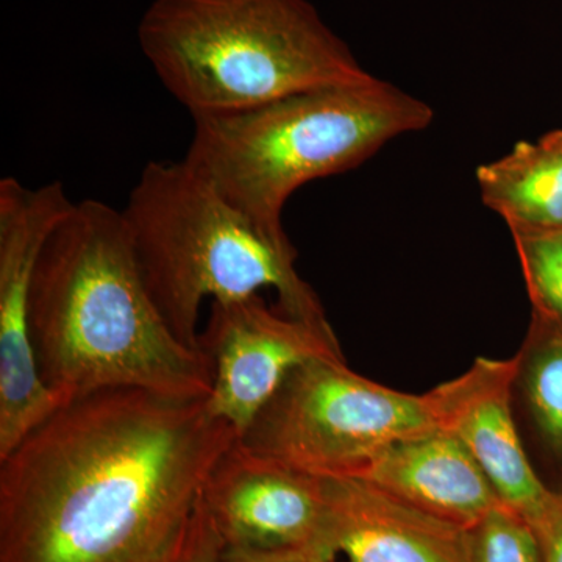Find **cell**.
I'll return each instance as SVG.
<instances>
[{"label": "cell", "instance_id": "cell-1", "mask_svg": "<svg viewBox=\"0 0 562 562\" xmlns=\"http://www.w3.org/2000/svg\"><path fill=\"white\" fill-rule=\"evenodd\" d=\"M236 439L206 398L63 403L0 458V562H161Z\"/></svg>", "mask_w": 562, "mask_h": 562}, {"label": "cell", "instance_id": "cell-2", "mask_svg": "<svg viewBox=\"0 0 562 562\" xmlns=\"http://www.w3.org/2000/svg\"><path fill=\"white\" fill-rule=\"evenodd\" d=\"M29 328L41 380L60 405L124 387L209 397V360L173 335L140 276L122 211L109 203H76L50 233Z\"/></svg>", "mask_w": 562, "mask_h": 562}, {"label": "cell", "instance_id": "cell-3", "mask_svg": "<svg viewBox=\"0 0 562 562\" xmlns=\"http://www.w3.org/2000/svg\"><path fill=\"white\" fill-rule=\"evenodd\" d=\"M432 117L427 102L373 77L255 109L192 116L184 161L266 238L295 251L283 228L295 191L357 168L390 140L424 131Z\"/></svg>", "mask_w": 562, "mask_h": 562}, {"label": "cell", "instance_id": "cell-4", "mask_svg": "<svg viewBox=\"0 0 562 562\" xmlns=\"http://www.w3.org/2000/svg\"><path fill=\"white\" fill-rule=\"evenodd\" d=\"M138 40L158 79L191 116L375 77L308 0H154Z\"/></svg>", "mask_w": 562, "mask_h": 562}, {"label": "cell", "instance_id": "cell-5", "mask_svg": "<svg viewBox=\"0 0 562 562\" xmlns=\"http://www.w3.org/2000/svg\"><path fill=\"white\" fill-rule=\"evenodd\" d=\"M121 211L147 291L191 349L201 350L203 302L262 290L276 291L283 312L328 324L295 269V251L266 238L187 161H150Z\"/></svg>", "mask_w": 562, "mask_h": 562}, {"label": "cell", "instance_id": "cell-6", "mask_svg": "<svg viewBox=\"0 0 562 562\" xmlns=\"http://www.w3.org/2000/svg\"><path fill=\"white\" fill-rule=\"evenodd\" d=\"M438 428L428 394L364 379L339 357L291 372L238 439L251 452L316 476H353L395 443Z\"/></svg>", "mask_w": 562, "mask_h": 562}, {"label": "cell", "instance_id": "cell-7", "mask_svg": "<svg viewBox=\"0 0 562 562\" xmlns=\"http://www.w3.org/2000/svg\"><path fill=\"white\" fill-rule=\"evenodd\" d=\"M74 205L60 181L0 180V458L60 406L36 368L29 306L41 250Z\"/></svg>", "mask_w": 562, "mask_h": 562}, {"label": "cell", "instance_id": "cell-8", "mask_svg": "<svg viewBox=\"0 0 562 562\" xmlns=\"http://www.w3.org/2000/svg\"><path fill=\"white\" fill-rule=\"evenodd\" d=\"M199 344L213 373L206 406L238 439L299 366L342 358L330 325L272 308L260 294L211 302Z\"/></svg>", "mask_w": 562, "mask_h": 562}, {"label": "cell", "instance_id": "cell-9", "mask_svg": "<svg viewBox=\"0 0 562 562\" xmlns=\"http://www.w3.org/2000/svg\"><path fill=\"white\" fill-rule=\"evenodd\" d=\"M202 503L225 547L336 558L324 479L251 452L238 439L214 465Z\"/></svg>", "mask_w": 562, "mask_h": 562}, {"label": "cell", "instance_id": "cell-10", "mask_svg": "<svg viewBox=\"0 0 562 562\" xmlns=\"http://www.w3.org/2000/svg\"><path fill=\"white\" fill-rule=\"evenodd\" d=\"M520 368L522 355L479 358L468 372L428 392V398L438 427L464 443L498 498L530 524L552 491L531 468L514 422L512 390Z\"/></svg>", "mask_w": 562, "mask_h": 562}, {"label": "cell", "instance_id": "cell-11", "mask_svg": "<svg viewBox=\"0 0 562 562\" xmlns=\"http://www.w3.org/2000/svg\"><path fill=\"white\" fill-rule=\"evenodd\" d=\"M333 553L349 562H473L472 531L353 476H322Z\"/></svg>", "mask_w": 562, "mask_h": 562}, {"label": "cell", "instance_id": "cell-12", "mask_svg": "<svg viewBox=\"0 0 562 562\" xmlns=\"http://www.w3.org/2000/svg\"><path fill=\"white\" fill-rule=\"evenodd\" d=\"M353 479L469 530L502 502L464 443L439 427L384 450Z\"/></svg>", "mask_w": 562, "mask_h": 562}, {"label": "cell", "instance_id": "cell-13", "mask_svg": "<svg viewBox=\"0 0 562 562\" xmlns=\"http://www.w3.org/2000/svg\"><path fill=\"white\" fill-rule=\"evenodd\" d=\"M487 209L509 227H562V131L538 143H517L509 154L476 169Z\"/></svg>", "mask_w": 562, "mask_h": 562}, {"label": "cell", "instance_id": "cell-14", "mask_svg": "<svg viewBox=\"0 0 562 562\" xmlns=\"http://www.w3.org/2000/svg\"><path fill=\"white\" fill-rule=\"evenodd\" d=\"M525 391L543 435L562 452V327L535 316V339L525 361Z\"/></svg>", "mask_w": 562, "mask_h": 562}, {"label": "cell", "instance_id": "cell-15", "mask_svg": "<svg viewBox=\"0 0 562 562\" xmlns=\"http://www.w3.org/2000/svg\"><path fill=\"white\" fill-rule=\"evenodd\" d=\"M535 316L562 327V227H509Z\"/></svg>", "mask_w": 562, "mask_h": 562}, {"label": "cell", "instance_id": "cell-16", "mask_svg": "<svg viewBox=\"0 0 562 562\" xmlns=\"http://www.w3.org/2000/svg\"><path fill=\"white\" fill-rule=\"evenodd\" d=\"M471 531L473 562H542L531 525L503 502Z\"/></svg>", "mask_w": 562, "mask_h": 562}, {"label": "cell", "instance_id": "cell-17", "mask_svg": "<svg viewBox=\"0 0 562 562\" xmlns=\"http://www.w3.org/2000/svg\"><path fill=\"white\" fill-rule=\"evenodd\" d=\"M222 549L224 542L201 498L183 538L161 562H220Z\"/></svg>", "mask_w": 562, "mask_h": 562}, {"label": "cell", "instance_id": "cell-18", "mask_svg": "<svg viewBox=\"0 0 562 562\" xmlns=\"http://www.w3.org/2000/svg\"><path fill=\"white\" fill-rule=\"evenodd\" d=\"M530 525L541 547L542 562H562V494L552 492Z\"/></svg>", "mask_w": 562, "mask_h": 562}, {"label": "cell", "instance_id": "cell-19", "mask_svg": "<svg viewBox=\"0 0 562 562\" xmlns=\"http://www.w3.org/2000/svg\"><path fill=\"white\" fill-rule=\"evenodd\" d=\"M220 562H317L312 557L299 552H265V550L222 549Z\"/></svg>", "mask_w": 562, "mask_h": 562}, {"label": "cell", "instance_id": "cell-20", "mask_svg": "<svg viewBox=\"0 0 562 562\" xmlns=\"http://www.w3.org/2000/svg\"><path fill=\"white\" fill-rule=\"evenodd\" d=\"M317 562H336V558H335V560H324V561H317Z\"/></svg>", "mask_w": 562, "mask_h": 562}]
</instances>
